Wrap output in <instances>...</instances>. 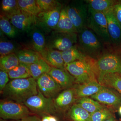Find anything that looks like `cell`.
Wrapping results in <instances>:
<instances>
[{
	"label": "cell",
	"instance_id": "cell-1",
	"mask_svg": "<svg viewBox=\"0 0 121 121\" xmlns=\"http://www.w3.org/2000/svg\"><path fill=\"white\" fill-rule=\"evenodd\" d=\"M36 80L34 78L17 79L11 80L1 93L4 97L24 104L28 98L38 93Z\"/></svg>",
	"mask_w": 121,
	"mask_h": 121
},
{
	"label": "cell",
	"instance_id": "cell-2",
	"mask_svg": "<svg viewBox=\"0 0 121 121\" xmlns=\"http://www.w3.org/2000/svg\"><path fill=\"white\" fill-rule=\"evenodd\" d=\"M78 45L86 56L97 60L106 49L107 46L92 30L86 28L78 33Z\"/></svg>",
	"mask_w": 121,
	"mask_h": 121
},
{
	"label": "cell",
	"instance_id": "cell-3",
	"mask_svg": "<svg viewBox=\"0 0 121 121\" xmlns=\"http://www.w3.org/2000/svg\"><path fill=\"white\" fill-rule=\"evenodd\" d=\"M111 45L96 61L98 82L106 74H121V47Z\"/></svg>",
	"mask_w": 121,
	"mask_h": 121
},
{
	"label": "cell",
	"instance_id": "cell-4",
	"mask_svg": "<svg viewBox=\"0 0 121 121\" xmlns=\"http://www.w3.org/2000/svg\"><path fill=\"white\" fill-rule=\"evenodd\" d=\"M96 60L89 57L86 60H77L65 66L66 70L81 84L96 80L98 72Z\"/></svg>",
	"mask_w": 121,
	"mask_h": 121
},
{
	"label": "cell",
	"instance_id": "cell-5",
	"mask_svg": "<svg viewBox=\"0 0 121 121\" xmlns=\"http://www.w3.org/2000/svg\"><path fill=\"white\" fill-rule=\"evenodd\" d=\"M65 8L68 17L78 33L87 28L89 8L85 0L73 1Z\"/></svg>",
	"mask_w": 121,
	"mask_h": 121
},
{
	"label": "cell",
	"instance_id": "cell-6",
	"mask_svg": "<svg viewBox=\"0 0 121 121\" xmlns=\"http://www.w3.org/2000/svg\"><path fill=\"white\" fill-rule=\"evenodd\" d=\"M87 28L94 33L106 45H113L108 33L107 20L103 13L89 8Z\"/></svg>",
	"mask_w": 121,
	"mask_h": 121
},
{
	"label": "cell",
	"instance_id": "cell-7",
	"mask_svg": "<svg viewBox=\"0 0 121 121\" xmlns=\"http://www.w3.org/2000/svg\"><path fill=\"white\" fill-rule=\"evenodd\" d=\"M29 110L39 115H52L56 112L52 99L45 97L40 91L36 95L30 97L24 104Z\"/></svg>",
	"mask_w": 121,
	"mask_h": 121
},
{
	"label": "cell",
	"instance_id": "cell-8",
	"mask_svg": "<svg viewBox=\"0 0 121 121\" xmlns=\"http://www.w3.org/2000/svg\"><path fill=\"white\" fill-rule=\"evenodd\" d=\"M78 33H64L53 31L46 39V47L64 51L76 44Z\"/></svg>",
	"mask_w": 121,
	"mask_h": 121
},
{
	"label": "cell",
	"instance_id": "cell-9",
	"mask_svg": "<svg viewBox=\"0 0 121 121\" xmlns=\"http://www.w3.org/2000/svg\"><path fill=\"white\" fill-rule=\"evenodd\" d=\"M30 111L24 104L8 100L0 103V117L4 120H22L30 114Z\"/></svg>",
	"mask_w": 121,
	"mask_h": 121
},
{
	"label": "cell",
	"instance_id": "cell-10",
	"mask_svg": "<svg viewBox=\"0 0 121 121\" xmlns=\"http://www.w3.org/2000/svg\"><path fill=\"white\" fill-rule=\"evenodd\" d=\"M5 16L9 19L17 31L20 32L28 33L33 27L37 25L36 16L29 15L20 10Z\"/></svg>",
	"mask_w": 121,
	"mask_h": 121
},
{
	"label": "cell",
	"instance_id": "cell-11",
	"mask_svg": "<svg viewBox=\"0 0 121 121\" xmlns=\"http://www.w3.org/2000/svg\"><path fill=\"white\" fill-rule=\"evenodd\" d=\"M63 7L61 5L51 11L41 12L36 16V25L46 32L55 30Z\"/></svg>",
	"mask_w": 121,
	"mask_h": 121
},
{
	"label": "cell",
	"instance_id": "cell-12",
	"mask_svg": "<svg viewBox=\"0 0 121 121\" xmlns=\"http://www.w3.org/2000/svg\"><path fill=\"white\" fill-rule=\"evenodd\" d=\"M36 82L39 91L47 98L52 99L61 90V87L48 73L41 76Z\"/></svg>",
	"mask_w": 121,
	"mask_h": 121
},
{
	"label": "cell",
	"instance_id": "cell-13",
	"mask_svg": "<svg viewBox=\"0 0 121 121\" xmlns=\"http://www.w3.org/2000/svg\"><path fill=\"white\" fill-rule=\"evenodd\" d=\"M104 13L107 20L108 33L113 45L121 47V25L114 14L113 8Z\"/></svg>",
	"mask_w": 121,
	"mask_h": 121
},
{
	"label": "cell",
	"instance_id": "cell-14",
	"mask_svg": "<svg viewBox=\"0 0 121 121\" xmlns=\"http://www.w3.org/2000/svg\"><path fill=\"white\" fill-rule=\"evenodd\" d=\"M91 97L105 105L116 108L121 105V97L112 91L105 87Z\"/></svg>",
	"mask_w": 121,
	"mask_h": 121
},
{
	"label": "cell",
	"instance_id": "cell-15",
	"mask_svg": "<svg viewBox=\"0 0 121 121\" xmlns=\"http://www.w3.org/2000/svg\"><path fill=\"white\" fill-rule=\"evenodd\" d=\"M48 74L63 89L70 87L75 80L66 69L52 67Z\"/></svg>",
	"mask_w": 121,
	"mask_h": 121
},
{
	"label": "cell",
	"instance_id": "cell-16",
	"mask_svg": "<svg viewBox=\"0 0 121 121\" xmlns=\"http://www.w3.org/2000/svg\"><path fill=\"white\" fill-rule=\"evenodd\" d=\"M40 55L42 58L52 67L66 69L61 52L45 48Z\"/></svg>",
	"mask_w": 121,
	"mask_h": 121
},
{
	"label": "cell",
	"instance_id": "cell-17",
	"mask_svg": "<svg viewBox=\"0 0 121 121\" xmlns=\"http://www.w3.org/2000/svg\"><path fill=\"white\" fill-rule=\"evenodd\" d=\"M105 86L99 84L97 80L82 84L74 89L76 95L78 97H87L101 91Z\"/></svg>",
	"mask_w": 121,
	"mask_h": 121
},
{
	"label": "cell",
	"instance_id": "cell-18",
	"mask_svg": "<svg viewBox=\"0 0 121 121\" xmlns=\"http://www.w3.org/2000/svg\"><path fill=\"white\" fill-rule=\"evenodd\" d=\"M75 95L74 89L68 88L61 92L54 101L56 109H66L74 101Z\"/></svg>",
	"mask_w": 121,
	"mask_h": 121
},
{
	"label": "cell",
	"instance_id": "cell-19",
	"mask_svg": "<svg viewBox=\"0 0 121 121\" xmlns=\"http://www.w3.org/2000/svg\"><path fill=\"white\" fill-rule=\"evenodd\" d=\"M43 31L36 25L33 27L28 33L30 34L35 51L40 54L46 47V39Z\"/></svg>",
	"mask_w": 121,
	"mask_h": 121
},
{
	"label": "cell",
	"instance_id": "cell-20",
	"mask_svg": "<svg viewBox=\"0 0 121 121\" xmlns=\"http://www.w3.org/2000/svg\"><path fill=\"white\" fill-rule=\"evenodd\" d=\"M61 52L65 67V65L70 63L77 60H86L89 58L83 53L78 44Z\"/></svg>",
	"mask_w": 121,
	"mask_h": 121
},
{
	"label": "cell",
	"instance_id": "cell-21",
	"mask_svg": "<svg viewBox=\"0 0 121 121\" xmlns=\"http://www.w3.org/2000/svg\"><path fill=\"white\" fill-rule=\"evenodd\" d=\"M54 31L64 33H78L68 16L65 7H63L59 22Z\"/></svg>",
	"mask_w": 121,
	"mask_h": 121
},
{
	"label": "cell",
	"instance_id": "cell-22",
	"mask_svg": "<svg viewBox=\"0 0 121 121\" xmlns=\"http://www.w3.org/2000/svg\"><path fill=\"white\" fill-rule=\"evenodd\" d=\"M27 66L31 77L36 80L43 74L48 73L52 67L42 58L37 62Z\"/></svg>",
	"mask_w": 121,
	"mask_h": 121
},
{
	"label": "cell",
	"instance_id": "cell-23",
	"mask_svg": "<svg viewBox=\"0 0 121 121\" xmlns=\"http://www.w3.org/2000/svg\"><path fill=\"white\" fill-rule=\"evenodd\" d=\"M20 63L26 65L37 62L42 58L40 54L35 51L29 49H23L15 53Z\"/></svg>",
	"mask_w": 121,
	"mask_h": 121
},
{
	"label": "cell",
	"instance_id": "cell-24",
	"mask_svg": "<svg viewBox=\"0 0 121 121\" xmlns=\"http://www.w3.org/2000/svg\"><path fill=\"white\" fill-rule=\"evenodd\" d=\"M104 86L110 87L121 94V75L117 73L106 74L98 81Z\"/></svg>",
	"mask_w": 121,
	"mask_h": 121
},
{
	"label": "cell",
	"instance_id": "cell-25",
	"mask_svg": "<svg viewBox=\"0 0 121 121\" xmlns=\"http://www.w3.org/2000/svg\"><path fill=\"white\" fill-rule=\"evenodd\" d=\"M115 0H85L88 8L94 11L104 13L113 8Z\"/></svg>",
	"mask_w": 121,
	"mask_h": 121
},
{
	"label": "cell",
	"instance_id": "cell-26",
	"mask_svg": "<svg viewBox=\"0 0 121 121\" xmlns=\"http://www.w3.org/2000/svg\"><path fill=\"white\" fill-rule=\"evenodd\" d=\"M20 10L32 16H37L41 12L40 9L35 0H18Z\"/></svg>",
	"mask_w": 121,
	"mask_h": 121
},
{
	"label": "cell",
	"instance_id": "cell-27",
	"mask_svg": "<svg viewBox=\"0 0 121 121\" xmlns=\"http://www.w3.org/2000/svg\"><path fill=\"white\" fill-rule=\"evenodd\" d=\"M20 63L19 59L15 53L0 56V70L8 73L11 70L18 66Z\"/></svg>",
	"mask_w": 121,
	"mask_h": 121
},
{
	"label": "cell",
	"instance_id": "cell-28",
	"mask_svg": "<svg viewBox=\"0 0 121 121\" xmlns=\"http://www.w3.org/2000/svg\"><path fill=\"white\" fill-rule=\"evenodd\" d=\"M69 115L73 121H91V114L78 104L72 106Z\"/></svg>",
	"mask_w": 121,
	"mask_h": 121
},
{
	"label": "cell",
	"instance_id": "cell-29",
	"mask_svg": "<svg viewBox=\"0 0 121 121\" xmlns=\"http://www.w3.org/2000/svg\"><path fill=\"white\" fill-rule=\"evenodd\" d=\"M77 104L90 114L104 108L98 102L87 97L80 98Z\"/></svg>",
	"mask_w": 121,
	"mask_h": 121
},
{
	"label": "cell",
	"instance_id": "cell-30",
	"mask_svg": "<svg viewBox=\"0 0 121 121\" xmlns=\"http://www.w3.org/2000/svg\"><path fill=\"white\" fill-rule=\"evenodd\" d=\"M8 73L9 78L12 79L27 78L31 77L27 65L20 63L18 66Z\"/></svg>",
	"mask_w": 121,
	"mask_h": 121
},
{
	"label": "cell",
	"instance_id": "cell-31",
	"mask_svg": "<svg viewBox=\"0 0 121 121\" xmlns=\"http://www.w3.org/2000/svg\"><path fill=\"white\" fill-rule=\"evenodd\" d=\"M0 30L5 35L11 38L16 36L17 31L6 17L1 15L0 19Z\"/></svg>",
	"mask_w": 121,
	"mask_h": 121
},
{
	"label": "cell",
	"instance_id": "cell-32",
	"mask_svg": "<svg viewBox=\"0 0 121 121\" xmlns=\"http://www.w3.org/2000/svg\"><path fill=\"white\" fill-rule=\"evenodd\" d=\"M18 44L14 42L2 39H1L0 42V56H4L12 53H15L19 50Z\"/></svg>",
	"mask_w": 121,
	"mask_h": 121
},
{
	"label": "cell",
	"instance_id": "cell-33",
	"mask_svg": "<svg viewBox=\"0 0 121 121\" xmlns=\"http://www.w3.org/2000/svg\"><path fill=\"white\" fill-rule=\"evenodd\" d=\"M2 15L8 16L20 10L18 1L16 0H3L1 3Z\"/></svg>",
	"mask_w": 121,
	"mask_h": 121
},
{
	"label": "cell",
	"instance_id": "cell-34",
	"mask_svg": "<svg viewBox=\"0 0 121 121\" xmlns=\"http://www.w3.org/2000/svg\"><path fill=\"white\" fill-rule=\"evenodd\" d=\"M36 1L41 12L51 11L62 5L60 2L55 0H36Z\"/></svg>",
	"mask_w": 121,
	"mask_h": 121
},
{
	"label": "cell",
	"instance_id": "cell-35",
	"mask_svg": "<svg viewBox=\"0 0 121 121\" xmlns=\"http://www.w3.org/2000/svg\"><path fill=\"white\" fill-rule=\"evenodd\" d=\"M112 117L109 110L104 108L91 114V121H105Z\"/></svg>",
	"mask_w": 121,
	"mask_h": 121
},
{
	"label": "cell",
	"instance_id": "cell-36",
	"mask_svg": "<svg viewBox=\"0 0 121 121\" xmlns=\"http://www.w3.org/2000/svg\"><path fill=\"white\" fill-rule=\"evenodd\" d=\"M9 76L7 72L0 71V91L1 93L9 81Z\"/></svg>",
	"mask_w": 121,
	"mask_h": 121
},
{
	"label": "cell",
	"instance_id": "cell-37",
	"mask_svg": "<svg viewBox=\"0 0 121 121\" xmlns=\"http://www.w3.org/2000/svg\"><path fill=\"white\" fill-rule=\"evenodd\" d=\"M113 11L115 17L121 25V0L115 1Z\"/></svg>",
	"mask_w": 121,
	"mask_h": 121
},
{
	"label": "cell",
	"instance_id": "cell-38",
	"mask_svg": "<svg viewBox=\"0 0 121 121\" xmlns=\"http://www.w3.org/2000/svg\"><path fill=\"white\" fill-rule=\"evenodd\" d=\"M22 121H41V120L35 115H29L22 119Z\"/></svg>",
	"mask_w": 121,
	"mask_h": 121
},
{
	"label": "cell",
	"instance_id": "cell-39",
	"mask_svg": "<svg viewBox=\"0 0 121 121\" xmlns=\"http://www.w3.org/2000/svg\"><path fill=\"white\" fill-rule=\"evenodd\" d=\"M41 121H58V120L55 117L51 115H47L43 116Z\"/></svg>",
	"mask_w": 121,
	"mask_h": 121
},
{
	"label": "cell",
	"instance_id": "cell-40",
	"mask_svg": "<svg viewBox=\"0 0 121 121\" xmlns=\"http://www.w3.org/2000/svg\"><path fill=\"white\" fill-rule=\"evenodd\" d=\"M105 121H116L115 119L114 118L112 117L110 118V119H108Z\"/></svg>",
	"mask_w": 121,
	"mask_h": 121
},
{
	"label": "cell",
	"instance_id": "cell-41",
	"mask_svg": "<svg viewBox=\"0 0 121 121\" xmlns=\"http://www.w3.org/2000/svg\"><path fill=\"white\" fill-rule=\"evenodd\" d=\"M0 121H22L21 120H11V121H8V120H4V119H1Z\"/></svg>",
	"mask_w": 121,
	"mask_h": 121
},
{
	"label": "cell",
	"instance_id": "cell-42",
	"mask_svg": "<svg viewBox=\"0 0 121 121\" xmlns=\"http://www.w3.org/2000/svg\"><path fill=\"white\" fill-rule=\"evenodd\" d=\"M118 112H119V114L121 115V105L118 108Z\"/></svg>",
	"mask_w": 121,
	"mask_h": 121
},
{
	"label": "cell",
	"instance_id": "cell-43",
	"mask_svg": "<svg viewBox=\"0 0 121 121\" xmlns=\"http://www.w3.org/2000/svg\"></svg>",
	"mask_w": 121,
	"mask_h": 121
}]
</instances>
